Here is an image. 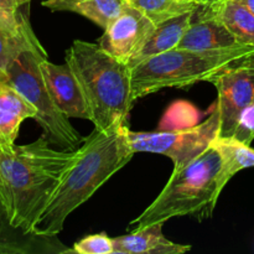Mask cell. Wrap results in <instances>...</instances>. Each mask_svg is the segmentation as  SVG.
<instances>
[{
	"label": "cell",
	"instance_id": "1",
	"mask_svg": "<svg viewBox=\"0 0 254 254\" xmlns=\"http://www.w3.org/2000/svg\"><path fill=\"white\" fill-rule=\"evenodd\" d=\"M51 145L42 135L27 145L0 146V213L7 227L22 238H51L36 237L35 225L77 158V150H57Z\"/></svg>",
	"mask_w": 254,
	"mask_h": 254
},
{
	"label": "cell",
	"instance_id": "2",
	"mask_svg": "<svg viewBox=\"0 0 254 254\" xmlns=\"http://www.w3.org/2000/svg\"><path fill=\"white\" fill-rule=\"evenodd\" d=\"M127 123L106 130L94 128L77 149V158L57 184L46 208L35 225L36 237H56L67 217L83 205L117 171L133 158Z\"/></svg>",
	"mask_w": 254,
	"mask_h": 254
},
{
	"label": "cell",
	"instance_id": "3",
	"mask_svg": "<svg viewBox=\"0 0 254 254\" xmlns=\"http://www.w3.org/2000/svg\"><path fill=\"white\" fill-rule=\"evenodd\" d=\"M66 64L76 76L89 122L98 130L127 123L133 107L130 67L98 44L76 40L66 51Z\"/></svg>",
	"mask_w": 254,
	"mask_h": 254
},
{
	"label": "cell",
	"instance_id": "4",
	"mask_svg": "<svg viewBox=\"0 0 254 254\" xmlns=\"http://www.w3.org/2000/svg\"><path fill=\"white\" fill-rule=\"evenodd\" d=\"M254 56V46L237 45L215 50L174 49L154 55L130 67L131 99L143 98L164 88H188L210 82L227 67Z\"/></svg>",
	"mask_w": 254,
	"mask_h": 254
},
{
	"label": "cell",
	"instance_id": "5",
	"mask_svg": "<svg viewBox=\"0 0 254 254\" xmlns=\"http://www.w3.org/2000/svg\"><path fill=\"white\" fill-rule=\"evenodd\" d=\"M220 168V154L211 145L185 166L174 169L158 197L130 225L134 230H141L154 223H165L174 217H210L220 198L217 192Z\"/></svg>",
	"mask_w": 254,
	"mask_h": 254
},
{
	"label": "cell",
	"instance_id": "6",
	"mask_svg": "<svg viewBox=\"0 0 254 254\" xmlns=\"http://www.w3.org/2000/svg\"><path fill=\"white\" fill-rule=\"evenodd\" d=\"M47 56L41 44L31 45L22 50L9 64L5 81L14 86L36 108V123L44 130V135L52 145L62 150L74 151L84 141L83 136L56 107L45 84L40 68V59Z\"/></svg>",
	"mask_w": 254,
	"mask_h": 254
},
{
	"label": "cell",
	"instance_id": "7",
	"mask_svg": "<svg viewBox=\"0 0 254 254\" xmlns=\"http://www.w3.org/2000/svg\"><path fill=\"white\" fill-rule=\"evenodd\" d=\"M220 113L213 107L208 118L198 126L185 129L159 131H133L128 129V141L131 151L155 153L170 158L174 169H180L208 149L220 135Z\"/></svg>",
	"mask_w": 254,
	"mask_h": 254
},
{
	"label": "cell",
	"instance_id": "8",
	"mask_svg": "<svg viewBox=\"0 0 254 254\" xmlns=\"http://www.w3.org/2000/svg\"><path fill=\"white\" fill-rule=\"evenodd\" d=\"M211 83L217 89L220 135L233 136L243 112L254 99V56L237 62L216 74Z\"/></svg>",
	"mask_w": 254,
	"mask_h": 254
},
{
	"label": "cell",
	"instance_id": "9",
	"mask_svg": "<svg viewBox=\"0 0 254 254\" xmlns=\"http://www.w3.org/2000/svg\"><path fill=\"white\" fill-rule=\"evenodd\" d=\"M156 25L144 12L129 4L104 29L98 45L123 64L129 62L140 52Z\"/></svg>",
	"mask_w": 254,
	"mask_h": 254
},
{
	"label": "cell",
	"instance_id": "10",
	"mask_svg": "<svg viewBox=\"0 0 254 254\" xmlns=\"http://www.w3.org/2000/svg\"><path fill=\"white\" fill-rule=\"evenodd\" d=\"M40 68L52 101L68 118L89 121L86 102L73 71L67 64H55L47 56L40 59Z\"/></svg>",
	"mask_w": 254,
	"mask_h": 254
},
{
	"label": "cell",
	"instance_id": "11",
	"mask_svg": "<svg viewBox=\"0 0 254 254\" xmlns=\"http://www.w3.org/2000/svg\"><path fill=\"white\" fill-rule=\"evenodd\" d=\"M36 114V108L14 86L0 81V146L14 148L21 123Z\"/></svg>",
	"mask_w": 254,
	"mask_h": 254
},
{
	"label": "cell",
	"instance_id": "12",
	"mask_svg": "<svg viewBox=\"0 0 254 254\" xmlns=\"http://www.w3.org/2000/svg\"><path fill=\"white\" fill-rule=\"evenodd\" d=\"M164 223H154L128 235L113 238V254H184L190 246L169 241L163 233Z\"/></svg>",
	"mask_w": 254,
	"mask_h": 254
},
{
	"label": "cell",
	"instance_id": "13",
	"mask_svg": "<svg viewBox=\"0 0 254 254\" xmlns=\"http://www.w3.org/2000/svg\"><path fill=\"white\" fill-rule=\"evenodd\" d=\"M242 45L228 31L227 27L215 17L197 9L190 26L186 30L178 49L215 50Z\"/></svg>",
	"mask_w": 254,
	"mask_h": 254
},
{
	"label": "cell",
	"instance_id": "14",
	"mask_svg": "<svg viewBox=\"0 0 254 254\" xmlns=\"http://www.w3.org/2000/svg\"><path fill=\"white\" fill-rule=\"evenodd\" d=\"M39 42L29 22L27 11L0 15V81H5L9 64L22 50Z\"/></svg>",
	"mask_w": 254,
	"mask_h": 254
},
{
	"label": "cell",
	"instance_id": "15",
	"mask_svg": "<svg viewBox=\"0 0 254 254\" xmlns=\"http://www.w3.org/2000/svg\"><path fill=\"white\" fill-rule=\"evenodd\" d=\"M201 11L222 22L240 44L254 46V14L236 0L205 2Z\"/></svg>",
	"mask_w": 254,
	"mask_h": 254
},
{
	"label": "cell",
	"instance_id": "16",
	"mask_svg": "<svg viewBox=\"0 0 254 254\" xmlns=\"http://www.w3.org/2000/svg\"><path fill=\"white\" fill-rule=\"evenodd\" d=\"M211 145L221 158V168L217 174V192L221 195L236 174L254 168V149L235 136H217Z\"/></svg>",
	"mask_w": 254,
	"mask_h": 254
},
{
	"label": "cell",
	"instance_id": "17",
	"mask_svg": "<svg viewBox=\"0 0 254 254\" xmlns=\"http://www.w3.org/2000/svg\"><path fill=\"white\" fill-rule=\"evenodd\" d=\"M193 14L195 12H188V14L165 20L156 25L143 49L129 62L128 66L131 67L154 55L163 54V52L176 49L192 21Z\"/></svg>",
	"mask_w": 254,
	"mask_h": 254
},
{
	"label": "cell",
	"instance_id": "18",
	"mask_svg": "<svg viewBox=\"0 0 254 254\" xmlns=\"http://www.w3.org/2000/svg\"><path fill=\"white\" fill-rule=\"evenodd\" d=\"M127 0H45L42 5L52 11H71L106 29L122 12Z\"/></svg>",
	"mask_w": 254,
	"mask_h": 254
},
{
	"label": "cell",
	"instance_id": "19",
	"mask_svg": "<svg viewBox=\"0 0 254 254\" xmlns=\"http://www.w3.org/2000/svg\"><path fill=\"white\" fill-rule=\"evenodd\" d=\"M146 15L155 25L200 9L205 0H127Z\"/></svg>",
	"mask_w": 254,
	"mask_h": 254
},
{
	"label": "cell",
	"instance_id": "20",
	"mask_svg": "<svg viewBox=\"0 0 254 254\" xmlns=\"http://www.w3.org/2000/svg\"><path fill=\"white\" fill-rule=\"evenodd\" d=\"M72 252L78 254H113V238L104 233L87 236L74 243Z\"/></svg>",
	"mask_w": 254,
	"mask_h": 254
},
{
	"label": "cell",
	"instance_id": "21",
	"mask_svg": "<svg viewBox=\"0 0 254 254\" xmlns=\"http://www.w3.org/2000/svg\"><path fill=\"white\" fill-rule=\"evenodd\" d=\"M12 231L7 227L6 222L0 213V253H26L27 248L24 247V243L19 238L12 236Z\"/></svg>",
	"mask_w": 254,
	"mask_h": 254
},
{
	"label": "cell",
	"instance_id": "22",
	"mask_svg": "<svg viewBox=\"0 0 254 254\" xmlns=\"http://www.w3.org/2000/svg\"><path fill=\"white\" fill-rule=\"evenodd\" d=\"M233 136L248 145H251L254 140V103L251 104L242 113Z\"/></svg>",
	"mask_w": 254,
	"mask_h": 254
},
{
	"label": "cell",
	"instance_id": "23",
	"mask_svg": "<svg viewBox=\"0 0 254 254\" xmlns=\"http://www.w3.org/2000/svg\"><path fill=\"white\" fill-rule=\"evenodd\" d=\"M31 0H0V15H20L26 12Z\"/></svg>",
	"mask_w": 254,
	"mask_h": 254
},
{
	"label": "cell",
	"instance_id": "24",
	"mask_svg": "<svg viewBox=\"0 0 254 254\" xmlns=\"http://www.w3.org/2000/svg\"><path fill=\"white\" fill-rule=\"evenodd\" d=\"M236 1H240L241 4H243L245 6H247L248 9L254 14V0H236Z\"/></svg>",
	"mask_w": 254,
	"mask_h": 254
},
{
	"label": "cell",
	"instance_id": "25",
	"mask_svg": "<svg viewBox=\"0 0 254 254\" xmlns=\"http://www.w3.org/2000/svg\"><path fill=\"white\" fill-rule=\"evenodd\" d=\"M206 2H210V1H220V0H205Z\"/></svg>",
	"mask_w": 254,
	"mask_h": 254
},
{
	"label": "cell",
	"instance_id": "26",
	"mask_svg": "<svg viewBox=\"0 0 254 254\" xmlns=\"http://www.w3.org/2000/svg\"><path fill=\"white\" fill-rule=\"evenodd\" d=\"M253 103H254V99H253Z\"/></svg>",
	"mask_w": 254,
	"mask_h": 254
}]
</instances>
